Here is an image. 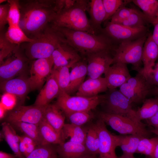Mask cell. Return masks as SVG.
I'll list each match as a JSON object with an SVG mask.
<instances>
[{"mask_svg": "<svg viewBox=\"0 0 158 158\" xmlns=\"http://www.w3.org/2000/svg\"><path fill=\"white\" fill-rule=\"evenodd\" d=\"M1 88L5 92L21 98H24L30 90L28 78L23 77L2 81Z\"/></svg>", "mask_w": 158, "mask_h": 158, "instance_id": "obj_22", "label": "cell"}, {"mask_svg": "<svg viewBox=\"0 0 158 158\" xmlns=\"http://www.w3.org/2000/svg\"><path fill=\"white\" fill-rule=\"evenodd\" d=\"M60 91L59 85L52 71L37 97L34 105L42 107H46L53 99L58 97Z\"/></svg>", "mask_w": 158, "mask_h": 158, "instance_id": "obj_17", "label": "cell"}, {"mask_svg": "<svg viewBox=\"0 0 158 158\" xmlns=\"http://www.w3.org/2000/svg\"><path fill=\"white\" fill-rule=\"evenodd\" d=\"M10 123L13 127L32 139L38 145L42 144L38 125L23 122H15Z\"/></svg>", "mask_w": 158, "mask_h": 158, "instance_id": "obj_32", "label": "cell"}, {"mask_svg": "<svg viewBox=\"0 0 158 158\" xmlns=\"http://www.w3.org/2000/svg\"><path fill=\"white\" fill-rule=\"evenodd\" d=\"M102 0L106 14L105 21L111 18L120 8L126 3L125 1L122 0Z\"/></svg>", "mask_w": 158, "mask_h": 158, "instance_id": "obj_42", "label": "cell"}, {"mask_svg": "<svg viewBox=\"0 0 158 158\" xmlns=\"http://www.w3.org/2000/svg\"><path fill=\"white\" fill-rule=\"evenodd\" d=\"M151 86L140 71L121 86L119 90L132 103H138L144 100Z\"/></svg>", "mask_w": 158, "mask_h": 158, "instance_id": "obj_9", "label": "cell"}, {"mask_svg": "<svg viewBox=\"0 0 158 158\" xmlns=\"http://www.w3.org/2000/svg\"><path fill=\"white\" fill-rule=\"evenodd\" d=\"M91 111L77 112L70 114L66 116L71 123L81 126L89 122L93 118V115Z\"/></svg>", "mask_w": 158, "mask_h": 158, "instance_id": "obj_39", "label": "cell"}, {"mask_svg": "<svg viewBox=\"0 0 158 158\" xmlns=\"http://www.w3.org/2000/svg\"><path fill=\"white\" fill-rule=\"evenodd\" d=\"M0 63V78L1 82L13 78L25 69L30 60L25 56L20 44Z\"/></svg>", "mask_w": 158, "mask_h": 158, "instance_id": "obj_10", "label": "cell"}, {"mask_svg": "<svg viewBox=\"0 0 158 158\" xmlns=\"http://www.w3.org/2000/svg\"><path fill=\"white\" fill-rule=\"evenodd\" d=\"M146 120L147 123L153 128L151 131L158 136V111L153 116Z\"/></svg>", "mask_w": 158, "mask_h": 158, "instance_id": "obj_47", "label": "cell"}, {"mask_svg": "<svg viewBox=\"0 0 158 158\" xmlns=\"http://www.w3.org/2000/svg\"><path fill=\"white\" fill-rule=\"evenodd\" d=\"M152 158H158V143L155 148Z\"/></svg>", "mask_w": 158, "mask_h": 158, "instance_id": "obj_52", "label": "cell"}, {"mask_svg": "<svg viewBox=\"0 0 158 158\" xmlns=\"http://www.w3.org/2000/svg\"><path fill=\"white\" fill-rule=\"evenodd\" d=\"M78 158H99V157H98L96 154L87 153Z\"/></svg>", "mask_w": 158, "mask_h": 158, "instance_id": "obj_50", "label": "cell"}, {"mask_svg": "<svg viewBox=\"0 0 158 158\" xmlns=\"http://www.w3.org/2000/svg\"><path fill=\"white\" fill-rule=\"evenodd\" d=\"M1 135L17 158H25L19 149L20 136L17 135L13 127L9 123L4 122L2 124Z\"/></svg>", "mask_w": 158, "mask_h": 158, "instance_id": "obj_27", "label": "cell"}, {"mask_svg": "<svg viewBox=\"0 0 158 158\" xmlns=\"http://www.w3.org/2000/svg\"><path fill=\"white\" fill-rule=\"evenodd\" d=\"M136 9L124 6L120 8L111 18L110 22L119 24L128 17Z\"/></svg>", "mask_w": 158, "mask_h": 158, "instance_id": "obj_43", "label": "cell"}, {"mask_svg": "<svg viewBox=\"0 0 158 158\" xmlns=\"http://www.w3.org/2000/svg\"><path fill=\"white\" fill-rule=\"evenodd\" d=\"M104 97V95L91 97L71 96L60 90L55 104L66 116L75 112L91 111L102 103Z\"/></svg>", "mask_w": 158, "mask_h": 158, "instance_id": "obj_7", "label": "cell"}, {"mask_svg": "<svg viewBox=\"0 0 158 158\" xmlns=\"http://www.w3.org/2000/svg\"><path fill=\"white\" fill-rule=\"evenodd\" d=\"M111 51H102L87 56V74L89 78L101 77L113 64V56L111 55Z\"/></svg>", "mask_w": 158, "mask_h": 158, "instance_id": "obj_15", "label": "cell"}, {"mask_svg": "<svg viewBox=\"0 0 158 158\" xmlns=\"http://www.w3.org/2000/svg\"><path fill=\"white\" fill-rule=\"evenodd\" d=\"M71 68L69 94L77 91L84 82L87 74V63L85 61L80 60L75 63Z\"/></svg>", "mask_w": 158, "mask_h": 158, "instance_id": "obj_25", "label": "cell"}, {"mask_svg": "<svg viewBox=\"0 0 158 158\" xmlns=\"http://www.w3.org/2000/svg\"><path fill=\"white\" fill-rule=\"evenodd\" d=\"M79 61H74L68 65L55 69H53L54 73L61 90L68 93L70 83L69 69L75 63Z\"/></svg>", "mask_w": 158, "mask_h": 158, "instance_id": "obj_31", "label": "cell"}, {"mask_svg": "<svg viewBox=\"0 0 158 158\" xmlns=\"http://www.w3.org/2000/svg\"><path fill=\"white\" fill-rule=\"evenodd\" d=\"M152 24L154 28L152 37L154 41L158 47V21Z\"/></svg>", "mask_w": 158, "mask_h": 158, "instance_id": "obj_48", "label": "cell"}, {"mask_svg": "<svg viewBox=\"0 0 158 158\" xmlns=\"http://www.w3.org/2000/svg\"><path fill=\"white\" fill-rule=\"evenodd\" d=\"M41 145H58L65 142L62 133L56 131L44 119L38 125Z\"/></svg>", "mask_w": 158, "mask_h": 158, "instance_id": "obj_26", "label": "cell"}, {"mask_svg": "<svg viewBox=\"0 0 158 158\" xmlns=\"http://www.w3.org/2000/svg\"><path fill=\"white\" fill-rule=\"evenodd\" d=\"M55 27L63 35L69 44L78 52L86 56L89 54L99 51L111 50L114 48V42L104 34H92L84 31Z\"/></svg>", "mask_w": 158, "mask_h": 158, "instance_id": "obj_2", "label": "cell"}, {"mask_svg": "<svg viewBox=\"0 0 158 158\" xmlns=\"http://www.w3.org/2000/svg\"><path fill=\"white\" fill-rule=\"evenodd\" d=\"M148 23L144 13L136 10L128 17L118 24L131 28H138L146 27Z\"/></svg>", "mask_w": 158, "mask_h": 158, "instance_id": "obj_35", "label": "cell"}, {"mask_svg": "<svg viewBox=\"0 0 158 158\" xmlns=\"http://www.w3.org/2000/svg\"><path fill=\"white\" fill-rule=\"evenodd\" d=\"M85 145L89 153L98 154L99 139L97 133L92 125L87 128Z\"/></svg>", "mask_w": 158, "mask_h": 158, "instance_id": "obj_37", "label": "cell"}, {"mask_svg": "<svg viewBox=\"0 0 158 158\" xmlns=\"http://www.w3.org/2000/svg\"><path fill=\"white\" fill-rule=\"evenodd\" d=\"M19 26L33 40L52 24L57 14L55 0H19Z\"/></svg>", "mask_w": 158, "mask_h": 158, "instance_id": "obj_1", "label": "cell"}, {"mask_svg": "<svg viewBox=\"0 0 158 158\" xmlns=\"http://www.w3.org/2000/svg\"><path fill=\"white\" fill-rule=\"evenodd\" d=\"M89 1L86 0H76L72 7L56 14L52 24L56 27L95 34L86 13Z\"/></svg>", "mask_w": 158, "mask_h": 158, "instance_id": "obj_4", "label": "cell"}, {"mask_svg": "<svg viewBox=\"0 0 158 158\" xmlns=\"http://www.w3.org/2000/svg\"><path fill=\"white\" fill-rule=\"evenodd\" d=\"M89 14L90 25L95 34L102 33L101 25L105 21L106 14L102 0L89 1L87 10Z\"/></svg>", "mask_w": 158, "mask_h": 158, "instance_id": "obj_20", "label": "cell"}, {"mask_svg": "<svg viewBox=\"0 0 158 158\" xmlns=\"http://www.w3.org/2000/svg\"><path fill=\"white\" fill-rule=\"evenodd\" d=\"M7 0H0V4H2V3H4L5 2H6V1L7 2Z\"/></svg>", "mask_w": 158, "mask_h": 158, "instance_id": "obj_54", "label": "cell"}, {"mask_svg": "<svg viewBox=\"0 0 158 158\" xmlns=\"http://www.w3.org/2000/svg\"><path fill=\"white\" fill-rule=\"evenodd\" d=\"M63 112L54 104H49L45 108L44 119L56 131L61 133L65 124Z\"/></svg>", "mask_w": 158, "mask_h": 158, "instance_id": "obj_24", "label": "cell"}, {"mask_svg": "<svg viewBox=\"0 0 158 158\" xmlns=\"http://www.w3.org/2000/svg\"></svg>", "mask_w": 158, "mask_h": 158, "instance_id": "obj_55", "label": "cell"}, {"mask_svg": "<svg viewBox=\"0 0 158 158\" xmlns=\"http://www.w3.org/2000/svg\"><path fill=\"white\" fill-rule=\"evenodd\" d=\"M93 125L99 137V158H118L115 153L118 147L116 135L108 130L105 123L100 118Z\"/></svg>", "mask_w": 158, "mask_h": 158, "instance_id": "obj_14", "label": "cell"}, {"mask_svg": "<svg viewBox=\"0 0 158 158\" xmlns=\"http://www.w3.org/2000/svg\"><path fill=\"white\" fill-rule=\"evenodd\" d=\"M5 36L9 42L16 45L31 42L33 41L27 36L19 25L9 26L5 32Z\"/></svg>", "mask_w": 158, "mask_h": 158, "instance_id": "obj_34", "label": "cell"}, {"mask_svg": "<svg viewBox=\"0 0 158 158\" xmlns=\"http://www.w3.org/2000/svg\"><path fill=\"white\" fill-rule=\"evenodd\" d=\"M4 30L0 32V62L1 63L16 48L17 46L9 42L6 37Z\"/></svg>", "mask_w": 158, "mask_h": 158, "instance_id": "obj_40", "label": "cell"}, {"mask_svg": "<svg viewBox=\"0 0 158 158\" xmlns=\"http://www.w3.org/2000/svg\"><path fill=\"white\" fill-rule=\"evenodd\" d=\"M147 80L151 86H158V62L155 63Z\"/></svg>", "mask_w": 158, "mask_h": 158, "instance_id": "obj_46", "label": "cell"}, {"mask_svg": "<svg viewBox=\"0 0 158 158\" xmlns=\"http://www.w3.org/2000/svg\"><path fill=\"white\" fill-rule=\"evenodd\" d=\"M117 146H119L123 154L133 155L136 153L139 142L143 138L135 135H116Z\"/></svg>", "mask_w": 158, "mask_h": 158, "instance_id": "obj_28", "label": "cell"}, {"mask_svg": "<svg viewBox=\"0 0 158 158\" xmlns=\"http://www.w3.org/2000/svg\"><path fill=\"white\" fill-rule=\"evenodd\" d=\"M104 95L102 103L104 105L105 112L125 116L139 123H142L138 119L136 111L132 108V102L119 90H109Z\"/></svg>", "mask_w": 158, "mask_h": 158, "instance_id": "obj_8", "label": "cell"}, {"mask_svg": "<svg viewBox=\"0 0 158 158\" xmlns=\"http://www.w3.org/2000/svg\"><path fill=\"white\" fill-rule=\"evenodd\" d=\"M25 144L26 150L25 157L28 156L38 145L32 139L24 135L21 136Z\"/></svg>", "mask_w": 158, "mask_h": 158, "instance_id": "obj_45", "label": "cell"}, {"mask_svg": "<svg viewBox=\"0 0 158 158\" xmlns=\"http://www.w3.org/2000/svg\"><path fill=\"white\" fill-rule=\"evenodd\" d=\"M66 41L62 34L52 24L32 42L20 46L29 59L36 60L51 56L58 46Z\"/></svg>", "mask_w": 158, "mask_h": 158, "instance_id": "obj_3", "label": "cell"}, {"mask_svg": "<svg viewBox=\"0 0 158 158\" xmlns=\"http://www.w3.org/2000/svg\"><path fill=\"white\" fill-rule=\"evenodd\" d=\"M0 158H17V157L14 154L8 153L1 151H0Z\"/></svg>", "mask_w": 158, "mask_h": 158, "instance_id": "obj_49", "label": "cell"}, {"mask_svg": "<svg viewBox=\"0 0 158 158\" xmlns=\"http://www.w3.org/2000/svg\"><path fill=\"white\" fill-rule=\"evenodd\" d=\"M147 27L133 28L121 25L108 22L102 28V33L105 35L114 42L133 40L147 35Z\"/></svg>", "mask_w": 158, "mask_h": 158, "instance_id": "obj_12", "label": "cell"}, {"mask_svg": "<svg viewBox=\"0 0 158 158\" xmlns=\"http://www.w3.org/2000/svg\"><path fill=\"white\" fill-rule=\"evenodd\" d=\"M158 111V98H150L144 100L142 107L136 111L139 120L148 119L154 115Z\"/></svg>", "mask_w": 158, "mask_h": 158, "instance_id": "obj_33", "label": "cell"}, {"mask_svg": "<svg viewBox=\"0 0 158 158\" xmlns=\"http://www.w3.org/2000/svg\"><path fill=\"white\" fill-rule=\"evenodd\" d=\"M87 128L71 123H65L62 130L63 137L65 140L70 138L69 140L85 144Z\"/></svg>", "mask_w": 158, "mask_h": 158, "instance_id": "obj_30", "label": "cell"}, {"mask_svg": "<svg viewBox=\"0 0 158 158\" xmlns=\"http://www.w3.org/2000/svg\"><path fill=\"white\" fill-rule=\"evenodd\" d=\"M148 35H146L137 39L123 42L114 49L113 64L120 63L131 64L139 72L142 62L143 46Z\"/></svg>", "mask_w": 158, "mask_h": 158, "instance_id": "obj_5", "label": "cell"}, {"mask_svg": "<svg viewBox=\"0 0 158 158\" xmlns=\"http://www.w3.org/2000/svg\"><path fill=\"white\" fill-rule=\"evenodd\" d=\"M59 158H78L89 153L85 144L69 140L56 146Z\"/></svg>", "mask_w": 158, "mask_h": 158, "instance_id": "obj_23", "label": "cell"}, {"mask_svg": "<svg viewBox=\"0 0 158 158\" xmlns=\"http://www.w3.org/2000/svg\"><path fill=\"white\" fill-rule=\"evenodd\" d=\"M9 4L6 3L0 5V32L4 30L5 25L8 23V18Z\"/></svg>", "mask_w": 158, "mask_h": 158, "instance_id": "obj_44", "label": "cell"}, {"mask_svg": "<svg viewBox=\"0 0 158 158\" xmlns=\"http://www.w3.org/2000/svg\"><path fill=\"white\" fill-rule=\"evenodd\" d=\"M53 145H38L31 153L25 158H59L56 147Z\"/></svg>", "mask_w": 158, "mask_h": 158, "instance_id": "obj_36", "label": "cell"}, {"mask_svg": "<svg viewBox=\"0 0 158 158\" xmlns=\"http://www.w3.org/2000/svg\"><path fill=\"white\" fill-rule=\"evenodd\" d=\"M7 2L9 4L8 18L9 26L19 25L20 17L19 0H8Z\"/></svg>", "mask_w": 158, "mask_h": 158, "instance_id": "obj_41", "label": "cell"}, {"mask_svg": "<svg viewBox=\"0 0 158 158\" xmlns=\"http://www.w3.org/2000/svg\"><path fill=\"white\" fill-rule=\"evenodd\" d=\"M132 2L140 8L149 23L158 21V0H133Z\"/></svg>", "mask_w": 158, "mask_h": 158, "instance_id": "obj_29", "label": "cell"}, {"mask_svg": "<svg viewBox=\"0 0 158 158\" xmlns=\"http://www.w3.org/2000/svg\"><path fill=\"white\" fill-rule=\"evenodd\" d=\"M45 107L34 105H18L8 112L5 117V122H23L39 125L43 118Z\"/></svg>", "mask_w": 158, "mask_h": 158, "instance_id": "obj_11", "label": "cell"}, {"mask_svg": "<svg viewBox=\"0 0 158 158\" xmlns=\"http://www.w3.org/2000/svg\"><path fill=\"white\" fill-rule=\"evenodd\" d=\"M104 74L109 90L120 87L131 77L127 64L120 63L113 64Z\"/></svg>", "mask_w": 158, "mask_h": 158, "instance_id": "obj_16", "label": "cell"}, {"mask_svg": "<svg viewBox=\"0 0 158 158\" xmlns=\"http://www.w3.org/2000/svg\"><path fill=\"white\" fill-rule=\"evenodd\" d=\"M108 89L105 77L92 79L88 78L80 85L76 93V96L91 97L98 95L101 92Z\"/></svg>", "mask_w": 158, "mask_h": 158, "instance_id": "obj_21", "label": "cell"}, {"mask_svg": "<svg viewBox=\"0 0 158 158\" xmlns=\"http://www.w3.org/2000/svg\"><path fill=\"white\" fill-rule=\"evenodd\" d=\"M118 158H137L135 157L133 155H126L123 154L121 156ZM144 158H151L149 157H147Z\"/></svg>", "mask_w": 158, "mask_h": 158, "instance_id": "obj_51", "label": "cell"}, {"mask_svg": "<svg viewBox=\"0 0 158 158\" xmlns=\"http://www.w3.org/2000/svg\"><path fill=\"white\" fill-rule=\"evenodd\" d=\"M153 94L157 96H158V86L153 91Z\"/></svg>", "mask_w": 158, "mask_h": 158, "instance_id": "obj_53", "label": "cell"}, {"mask_svg": "<svg viewBox=\"0 0 158 158\" xmlns=\"http://www.w3.org/2000/svg\"><path fill=\"white\" fill-rule=\"evenodd\" d=\"M99 118L122 135H135L144 138L149 137L150 132L143 123L136 122L126 117L105 111L99 112Z\"/></svg>", "mask_w": 158, "mask_h": 158, "instance_id": "obj_6", "label": "cell"}, {"mask_svg": "<svg viewBox=\"0 0 158 158\" xmlns=\"http://www.w3.org/2000/svg\"><path fill=\"white\" fill-rule=\"evenodd\" d=\"M54 65L51 56L33 61L30 69V77L28 78L30 90L38 89L42 86L51 74Z\"/></svg>", "mask_w": 158, "mask_h": 158, "instance_id": "obj_13", "label": "cell"}, {"mask_svg": "<svg viewBox=\"0 0 158 158\" xmlns=\"http://www.w3.org/2000/svg\"><path fill=\"white\" fill-rule=\"evenodd\" d=\"M158 58V47L152 39V34H149L143 46L142 57L143 67L141 71L146 80Z\"/></svg>", "mask_w": 158, "mask_h": 158, "instance_id": "obj_19", "label": "cell"}, {"mask_svg": "<svg viewBox=\"0 0 158 158\" xmlns=\"http://www.w3.org/2000/svg\"><path fill=\"white\" fill-rule=\"evenodd\" d=\"M158 143V136L152 138H143L140 141L136 153L152 158Z\"/></svg>", "mask_w": 158, "mask_h": 158, "instance_id": "obj_38", "label": "cell"}, {"mask_svg": "<svg viewBox=\"0 0 158 158\" xmlns=\"http://www.w3.org/2000/svg\"><path fill=\"white\" fill-rule=\"evenodd\" d=\"M51 56L54 61V69L66 66L72 61L81 59L78 52L67 41L60 44Z\"/></svg>", "mask_w": 158, "mask_h": 158, "instance_id": "obj_18", "label": "cell"}]
</instances>
